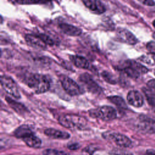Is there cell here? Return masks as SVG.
Wrapping results in <instances>:
<instances>
[{
    "label": "cell",
    "instance_id": "4fadbf2b",
    "mask_svg": "<svg viewBox=\"0 0 155 155\" xmlns=\"http://www.w3.org/2000/svg\"><path fill=\"white\" fill-rule=\"evenodd\" d=\"M61 30L65 34L70 36H78L82 33V30L76 26L66 23H61L59 24Z\"/></svg>",
    "mask_w": 155,
    "mask_h": 155
},
{
    "label": "cell",
    "instance_id": "52a82bcc",
    "mask_svg": "<svg viewBox=\"0 0 155 155\" xmlns=\"http://www.w3.org/2000/svg\"><path fill=\"white\" fill-rule=\"evenodd\" d=\"M105 139H109L121 147H128L131 145V140L125 135L116 132H106L103 134Z\"/></svg>",
    "mask_w": 155,
    "mask_h": 155
},
{
    "label": "cell",
    "instance_id": "4316f807",
    "mask_svg": "<svg viewBox=\"0 0 155 155\" xmlns=\"http://www.w3.org/2000/svg\"><path fill=\"white\" fill-rule=\"evenodd\" d=\"M144 93L147 96V99L148 102L152 105L155 106V95L150 93L147 89L144 90Z\"/></svg>",
    "mask_w": 155,
    "mask_h": 155
},
{
    "label": "cell",
    "instance_id": "7c38bea8",
    "mask_svg": "<svg viewBox=\"0 0 155 155\" xmlns=\"http://www.w3.org/2000/svg\"><path fill=\"white\" fill-rule=\"evenodd\" d=\"M25 39L28 45L35 48L45 50L47 48V45L40 39V38H39L37 35H26L25 36Z\"/></svg>",
    "mask_w": 155,
    "mask_h": 155
},
{
    "label": "cell",
    "instance_id": "2e32d148",
    "mask_svg": "<svg viewBox=\"0 0 155 155\" xmlns=\"http://www.w3.org/2000/svg\"><path fill=\"white\" fill-rule=\"evenodd\" d=\"M5 100L10 107L13 109L18 114H24L25 112H27V109L25 107L24 105L21 104L19 102H16L10 97L6 96Z\"/></svg>",
    "mask_w": 155,
    "mask_h": 155
},
{
    "label": "cell",
    "instance_id": "8d00e7d4",
    "mask_svg": "<svg viewBox=\"0 0 155 155\" xmlns=\"http://www.w3.org/2000/svg\"><path fill=\"white\" fill-rule=\"evenodd\" d=\"M154 75H155V71H154Z\"/></svg>",
    "mask_w": 155,
    "mask_h": 155
},
{
    "label": "cell",
    "instance_id": "9a60e30c",
    "mask_svg": "<svg viewBox=\"0 0 155 155\" xmlns=\"http://www.w3.org/2000/svg\"><path fill=\"white\" fill-rule=\"evenodd\" d=\"M70 60L73 64L77 67L88 69L90 67V64L88 61L84 57L79 55H72L70 56Z\"/></svg>",
    "mask_w": 155,
    "mask_h": 155
},
{
    "label": "cell",
    "instance_id": "ba28073f",
    "mask_svg": "<svg viewBox=\"0 0 155 155\" xmlns=\"http://www.w3.org/2000/svg\"><path fill=\"white\" fill-rule=\"evenodd\" d=\"M116 39L120 42L130 45H134L137 42L136 36L129 30L125 28H119L116 31Z\"/></svg>",
    "mask_w": 155,
    "mask_h": 155
},
{
    "label": "cell",
    "instance_id": "30bf717a",
    "mask_svg": "<svg viewBox=\"0 0 155 155\" xmlns=\"http://www.w3.org/2000/svg\"><path fill=\"white\" fill-rule=\"evenodd\" d=\"M127 101L129 104L135 107H140L143 104V97L137 90H131L127 94Z\"/></svg>",
    "mask_w": 155,
    "mask_h": 155
},
{
    "label": "cell",
    "instance_id": "4dcf8cb0",
    "mask_svg": "<svg viewBox=\"0 0 155 155\" xmlns=\"http://www.w3.org/2000/svg\"><path fill=\"white\" fill-rule=\"evenodd\" d=\"M14 2L20 4H39V3H44V2H39V1H15Z\"/></svg>",
    "mask_w": 155,
    "mask_h": 155
},
{
    "label": "cell",
    "instance_id": "8992f818",
    "mask_svg": "<svg viewBox=\"0 0 155 155\" xmlns=\"http://www.w3.org/2000/svg\"><path fill=\"white\" fill-rule=\"evenodd\" d=\"M79 79L88 91L94 94H99L102 91L101 87L88 73L81 74L79 76Z\"/></svg>",
    "mask_w": 155,
    "mask_h": 155
},
{
    "label": "cell",
    "instance_id": "f1b7e54d",
    "mask_svg": "<svg viewBox=\"0 0 155 155\" xmlns=\"http://www.w3.org/2000/svg\"><path fill=\"white\" fill-rule=\"evenodd\" d=\"M113 155H133L131 153L120 149H115L111 151Z\"/></svg>",
    "mask_w": 155,
    "mask_h": 155
},
{
    "label": "cell",
    "instance_id": "83f0119b",
    "mask_svg": "<svg viewBox=\"0 0 155 155\" xmlns=\"http://www.w3.org/2000/svg\"><path fill=\"white\" fill-rule=\"evenodd\" d=\"M147 90L149 92L155 95V79L150 80L147 84Z\"/></svg>",
    "mask_w": 155,
    "mask_h": 155
},
{
    "label": "cell",
    "instance_id": "e575fe53",
    "mask_svg": "<svg viewBox=\"0 0 155 155\" xmlns=\"http://www.w3.org/2000/svg\"><path fill=\"white\" fill-rule=\"evenodd\" d=\"M152 36H153V38L155 39V31L153 33V35H152Z\"/></svg>",
    "mask_w": 155,
    "mask_h": 155
},
{
    "label": "cell",
    "instance_id": "5bb4252c",
    "mask_svg": "<svg viewBox=\"0 0 155 155\" xmlns=\"http://www.w3.org/2000/svg\"><path fill=\"white\" fill-rule=\"evenodd\" d=\"M44 133L47 136L58 139H67L70 137L68 133L54 128H47L44 131Z\"/></svg>",
    "mask_w": 155,
    "mask_h": 155
},
{
    "label": "cell",
    "instance_id": "3957f363",
    "mask_svg": "<svg viewBox=\"0 0 155 155\" xmlns=\"http://www.w3.org/2000/svg\"><path fill=\"white\" fill-rule=\"evenodd\" d=\"M89 114L91 117L108 121L116 118L117 112L116 110L110 106L104 105L89 110Z\"/></svg>",
    "mask_w": 155,
    "mask_h": 155
},
{
    "label": "cell",
    "instance_id": "f546056e",
    "mask_svg": "<svg viewBox=\"0 0 155 155\" xmlns=\"http://www.w3.org/2000/svg\"><path fill=\"white\" fill-rule=\"evenodd\" d=\"M147 48L151 53H155V42L150 41L147 44Z\"/></svg>",
    "mask_w": 155,
    "mask_h": 155
},
{
    "label": "cell",
    "instance_id": "6da1fadb",
    "mask_svg": "<svg viewBox=\"0 0 155 155\" xmlns=\"http://www.w3.org/2000/svg\"><path fill=\"white\" fill-rule=\"evenodd\" d=\"M25 82L29 88L37 94L45 93L50 87L49 78L47 76L41 74H29L26 77Z\"/></svg>",
    "mask_w": 155,
    "mask_h": 155
},
{
    "label": "cell",
    "instance_id": "d4e9b609",
    "mask_svg": "<svg viewBox=\"0 0 155 155\" xmlns=\"http://www.w3.org/2000/svg\"><path fill=\"white\" fill-rule=\"evenodd\" d=\"M42 155H67L66 153L62 151H59L54 149H47L43 151Z\"/></svg>",
    "mask_w": 155,
    "mask_h": 155
},
{
    "label": "cell",
    "instance_id": "ffe728a7",
    "mask_svg": "<svg viewBox=\"0 0 155 155\" xmlns=\"http://www.w3.org/2000/svg\"><path fill=\"white\" fill-rule=\"evenodd\" d=\"M107 99L119 108H121L123 110H125L127 108V105L125 101L122 97L120 96H108Z\"/></svg>",
    "mask_w": 155,
    "mask_h": 155
},
{
    "label": "cell",
    "instance_id": "d590c367",
    "mask_svg": "<svg viewBox=\"0 0 155 155\" xmlns=\"http://www.w3.org/2000/svg\"><path fill=\"white\" fill-rule=\"evenodd\" d=\"M153 25L154 27H155V20L153 21Z\"/></svg>",
    "mask_w": 155,
    "mask_h": 155
},
{
    "label": "cell",
    "instance_id": "d6a6232c",
    "mask_svg": "<svg viewBox=\"0 0 155 155\" xmlns=\"http://www.w3.org/2000/svg\"><path fill=\"white\" fill-rule=\"evenodd\" d=\"M142 4L146 5L148 6H153L155 5V2L153 1H150V0H146V1H140Z\"/></svg>",
    "mask_w": 155,
    "mask_h": 155
},
{
    "label": "cell",
    "instance_id": "277c9868",
    "mask_svg": "<svg viewBox=\"0 0 155 155\" xmlns=\"http://www.w3.org/2000/svg\"><path fill=\"white\" fill-rule=\"evenodd\" d=\"M59 80L64 90L69 95L72 96H78L84 93L83 89L70 78L62 74L59 76Z\"/></svg>",
    "mask_w": 155,
    "mask_h": 155
},
{
    "label": "cell",
    "instance_id": "cb8c5ba5",
    "mask_svg": "<svg viewBox=\"0 0 155 155\" xmlns=\"http://www.w3.org/2000/svg\"><path fill=\"white\" fill-rule=\"evenodd\" d=\"M37 35L39 36V38H40V39L46 45H54V41L48 35L45 34V33H40V34H38Z\"/></svg>",
    "mask_w": 155,
    "mask_h": 155
},
{
    "label": "cell",
    "instance_id": "484cf974",
    "mask_svg": "<svg viewBox=\"0 0 155 155\" xmlns=\"http://www.w3.org/2000/svg\"><path fill=\"white\" fill-rule=\"evenodd\" d=\"M96 150V148L93 145H89L82 150L81 154L82 155H93Z\"/></svg>",
    "mask_w": 155,
    "mask_h": 155
},
{
    "label": "cell",
    "instance_id": "603a6c76",
    "mask_svg": "<svg viewBox=\"0 0 155 155\" xmlns=\"http://www.w3.org/2000/svg\"><path fill=\"white\" fill-rule=\"evenodd\" d=\"M103 79L108 83L111 84H115L116 83V79L114 75L107 71H104L101 74Z\"/></svg>",
    "mask_w": 155,
    "mask_h": 155
},
{
    "label": "cell",
    "instance_id": "e0dca14e",
    "mask_svg": "<svg viewBox=\"0 0 155 155\" xmlns=\"http://www.w3.org/2000/svg\"><path fill=\"white\" fill-rule=\"evenodd\" d=\"M22 140L28 147L31 148H39L41 147L42 143L41 140L36 136L34 133L27 136L22 139Z\"/></svg>",
    "mask_w": 155,
    "mask_h": 155
},
{
    "label": "cell",
    "instance_id": "5b68a950",
    "mask_svg": "<svg viewBox=\"0 0 155 155\" xmlns=\"http://www.w3.org/2000/svg\"><path fill=\"white\" fill-rule=\"evenodd\" d=\"M1 84L2 88L10 96L16 99L21 98L18 86L12 78L5 74L2 75L1 76Z\"/></svg>",
    "mask_w": 155,
    "mask_h": 155
},
{
    "label": "cell",
    "instance_id": "ac0fdd59",
    "mask_svg": "<svg viewBox=\"0 0 155 155\" xmlns=\"http://www.w3.org/2000/svg\"><path fill=\"white\" fill-rule=\"evenodd\" d=\"M32 133H33V132L32 131L31 128L29 127V126L27 125H22L19 127L14 131L15 136L16 137L20 138L22 139Z\"/></svg>",
    "mask_w": 155,
    "mask_h": 155
},
{
    "label": "cell",
    "instance_id": "7a4b0ae2",
    "mask_svg": "<svg viewBox=\"0 0 155 155\" xmlns=\"http://www.w3.org/2000/svg\"><path fill=\"white\" fill-rule=\"evenodd\" d=\"M58 121L61 125L68 128L82 130L87 125V120L85 117L72 114L60 116L58 118Z\"/></svg>",
    "mask_w": 155,
    "mask_h": 155
},
{
    "label": "cell",
    "instance_id": "836d02e7",
    "mask_svg": "<svg viewBox=\"0 0 155 155\" xmlns=\"http://www.w3.org/2000/svg\"><path fill=\"white\" fill-rule=\"evenodd\" d=\"M145 155H155V150L153 149H149L147 150Z\"/></svg>",
    "mask_w": 155,
    "mask_h": 155
},
{
    "label": "cell",
    "instance_id": "44dd1931",
    "mask_svg": "<svg viewBox=\"0 0 155 155\" xmlns=\"http://www.w3.org/2000/svg\"><path fill=\"white\" fill-rule=\"evenodd\" d=\"M126 61L130 66H131L133 68H134L140 74H145L148 71V68H147V67H145V66H143L141 64L136 62L135 61L128 60V61Z\"/></svg>",
    "mask_w": 155,
    "mask_h": 155
},
{
    "label": "cell",
    "instance_id": "1f68e13d",
    "mask_svg": "<svg viewBox=\"0 0 155 155\" xmlns=\"http://www.w3.org/2000/svg\"><path fill=\"white\" fill-rule=\"evenodd\" d=\"M67 147L70 150H76L79 148V145L78 143H72L68 144Z\"/></svg>",
    "mask_w": 155,
    "mask_h": 155
},
{
    "label": "cell",
    "instance_id": "d6986e66",
    "mask_svg": "<svg viewBox=\"0 0 155 155\" xmlns=\"http://www.w3.org/2000/svg\"><path fill=\"white\" fill-rule=\"evenodd\" d=\"M122 70L128 76L133 79H137L140 75V74L138 71H137L134 68H133L131 66H130L127 62V61L124 62V64L122 68Z\"/></svg>",
    "mask_w": 155,
    "mask_h": 155
},
{
    "label": "cell",
    "instance_id": "7402d4cb",
    "mask_svg": "<svg viewBox=\"0 0 155 155\" xmlns=\"http://www.w3.org/2000/svg\"><path fill=\"white\" fill-rule=\"evenodd\" d=\"M139 59L150 65H155V53H148L140 56Z\"/></svg>",
    "mask_w": 155,
    "mask_h": 155
},
{
    "label": "cell",
    "instance_id": "9c48e42d",
    "mask_svg": "<svg viewBox=\"0 0 155 155\" xmlns=\"http://www.w3.org/2000/svg\"><path fill=\"white\" fill-rule=\"evenodd\" d=\"M137 127L142 133L154 134L155 133V120L150 118L141 119L139 121Z\"/></svg>",
    "mask_w": 155,
    "mask_h": 155
},
{
    "label": "cell",
    "instance_id": "8fae6325",
    "mask_svg": "<svg viewBox=\"0 0 155 155\" xmlns=\"http://www.w3.org/2000/svg\"><path fill=\"white\" fill-rule=\"evenodd\" d=\"M84 5L93 12L97 14L104 13L106 11L104 4L100 1H83Z\"/></svg>",
    "mask_w": 155,
    "mask_h": 155
}]
</instances>
